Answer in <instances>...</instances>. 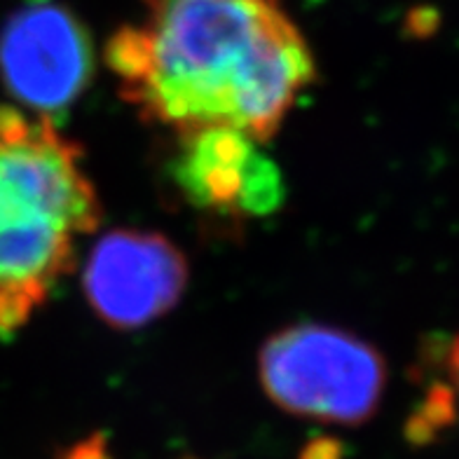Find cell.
Segmentation results:
<instances>
[{
	"instance_id": "3",
	"label": "cell",
	"mask_w": 459,
	"mask_h": 459,
	"mask_svg": "<svg viewBox=\"0 0 459 459\" xmlns=\"http://www.w3.org/2000/svg\"><path fill=\"white\" fill-rule=\"evenodd\" d=\"M267 399L289 415L357 427L377 412L387 389V361L357 333L326 324L277 331L258 351Z\"/></svg>"
},
{
	"instance_id": "7",
	"label": "cell",
	"mask_w": 459,
	"mask_h": 459,
	"mask_svg": "<svg viewBox=\"0 0 459 459\" xmlns=\"http://www.w3.org/2000/svg\"><path fill=\"white\" fill-rule=\"evenodd\" d=\"M59 459H113L108 453V443H106V436L94 434L85 441L75 443L61 455Z\"/></svg>"
},
{
	"instance_id": "5",
	"label": "cell",
	"mask_w": 459,
	"mask_h": 459,
	"mask_svg": "<svg viewBox=\"0 0 459 459\" xmlns=\"http://www.w3.org/2000/svg\"><path fill=\"white\" fill-rule=\"evenodd\" d=\"M169 176L186 204L218 221H260L286 200L284 174L260 141L232 127L178 132Z\"/></svg>"
},
{
	"instance_id": "6",
	"label": "cell",
	"mask_w": 459,
	"mask_h": 459,
	"mask_svg": "<svg viewBox=\"0 0 459 459\" xmlns=\"http://www.w3.org/2000/svg\"><path fill=\"white\" fill-rule=\"evenodd\" d=\"M190 265L181 248L160 232L115 228L91 247L82 290L91 312L117 331L143 328L181 302Z\"/></svg>"
},
{
	"instance_id": "8",
	"label": "cell",
	"mask_w": 459,
	"mask_h": 459,
	"mask_svg": "<svg viewBox=\"0 0 459 459\" xmlns=\"http://www.w3.org/2000/svg\"><path fill=\"white\" fill-rule=\"evenodd\" d=\"M340 457H342V447H340V443L328 441V438L309 443L300 455V459H340Z\"/></svg>"
},
{
	"instance_id": "4",
	"label": "cell",
	"mask_w": 459,
	"mask_h": 459,
	"mask_svg": "<svg viewBox=\"0 0 459 459\" xmlns=\"http://www.w3.org/2000/svg\"><path fill=\"white\" fill-rule=\"evenodd\" d=\"M94 78L85 24L56 0H29L0 30V80L26 113L55 120Z\"/></svg>"
},
{
	"instance_id": "2",
	"label": "cell",
	"mask_w": 459,
	"mask_h": 459,
	"mask_svg": "<svg viewBox=\"0 0 459 459\" xmlns=\"http://www.w3.org/2000/svg\"><path fill=\"white\" fill-rule=\"evenodd\" d=\"M99 223L78 145L55 120L0 106V338L33 319Z\"/></svg>"
},
{
	"instance_id": "9",
	"label": "cell",
	"mask_w": 459,
	"mask_h": 459,
	"mask_svg": "<svg viewBox=\"0 0 459 459\" xmlns=\"http://www.w3.org/2000/svg\"><path fill=\"white\" fill-rule=\"evenodd\" d=\"M447 373H450V380H453V387L459 396V335L450 344V351H447Z\"/></svg>"
},
{
	"instance_id": "1",
	"label": "cell",
	"mask_w": 459,
	"mask_h": 459,
	"mask_svg": "<svg viewBox=\"0 0 459 459\" xmlns=\"http://www.w3.org/2000/svg\"><path fill=\"white\" fill-rule=\"evenodd\" d=\"M106 43L120 94L174 134L232 127L267 143L316 78L281 0H141Z\"/></svg>"
}]
</instances>
